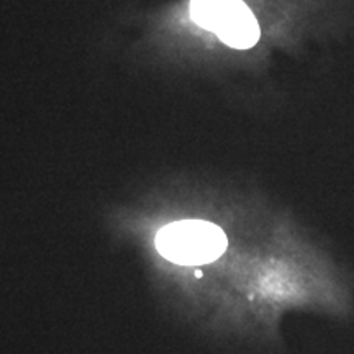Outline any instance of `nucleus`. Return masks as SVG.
I'll return each instance as SVG.
<instances>
[{"mask_svg": "<svg viewBox=\"0 0 354 354\" xmlns=\"http://www.w3.org/2000/svg\"><path fill=\"white\" fill-rule=\"evenodd\" d=\"M190 17L234 50H250L259 41V24L243 0H190Z\"/></svg>", "mask_w": 354, "mask_h": 354, "instance_id": "nucleus-1", "label": "nucleus"}, {"mask_svg": "<svg viewBox=\"0 0 354 354\" xmlns=\"http://www.w3.org/2000/svg\"><path fill=\"white\" fill-rule=\"evenodd\" d=\"M156 246L162 256L174 263L202 264L223 253L227 236L209 221H179L159 232Z\"/></svg>", "mask_w": 354, "mask_h": 354, "instance_id": "nucleus-2", "label": "nucleus"}]
</instances>
